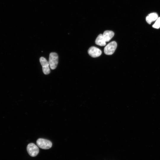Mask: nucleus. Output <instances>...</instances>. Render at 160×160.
Wrapping results in <instances>:
<instances>
[{
	"label": "nucleus",
	"instance_id": "obj_1",
	"mask_svg": "<svg viewBox=\"0 0 160 160\" xmlns=\"http://www.w3.org/2000/svg\"><path fill=\"white\" fill-rule=\"evenodd\" d=\"M36 143L39 147L44 149H49L52 146V143L51 141L43 138H39L38 139Z\"/></svg>",
	"mask_w": 160,
	"mask_h": 160
},
{
	"label": "nucleus",
	"instance_id": "obj_2",
	"mask_svg": "<svg viewBox=\"0 0 160 160\" xmlns=\"http://www.w3.org/2000/svg\"><path fill=\"white\" fill-rule=\"evenodd\" d=\"M58 61L57 54L55 52H51L49 55V63L50 68L52 70L55 69Z\"/></svg>",
	"mask_w": 160,
	"mask_h": 160
},
{
	"label": "nucleus",
	"instance_id": "obj_3",
	"mask_svg": "<svg viewBox=\"0 0 160 160\" xmlns=\"http://www.w3.org/2000/svg\"><path fill=\"white\" fill-rule=\"evenodd\" d=\"M117 47V44L115 41H111L105 47L104 52L106 55H111L114 52Z\"/></svg>",
	"mask_w": 160,
	"mask_h": 160
},
{
	"label": "nucleus",
	"instance_id": "obj_4",
	"mask_svg": "<svg viewBox=\"0 0 160 160\" xmlns=\"http://www.w3.org/2000/svg\"><path fill=\"white\" fill-rule=\"evenodd\" d=\"M27 150L29 155L32 157L36 156L39 152L38 146L33 143L28 144L27 147Z\"/></svg>",
	"mask_w": 160,
	"mask_h": 160
},
{
	"label": "nucleus",
	"instance_id": "obj_5",
	"mask_svg": "<svg viewBox=\"0 0 160 160\" xmlns=\"http://www.w3.org/2000/svg\"><path fill=\"white\" fill-rule=\"evenodd\" d=\"M39 60L42 66L43 73L46 75L49 74L50 72V70L49 62L45 58L43 57H40Z\"/></svg>",
	"mask_w": 160,
	"mask_h": 160
},
{
	"label": "nucleus",
	"instance_id": "obj_6",
	"mask_svg": "<svg viewBox=\"0 0 160 160\" xmlns=\"http://www.w3.org/2000/svg\"><path fill=\"white\" fill-rule=\"evenodd\" d=\"M88 52L89 55L93 57H98L102 54L101 50L95 47H90L88 50Z\"/></svg>",
	"mask_w": 160,
	"mask_h": 160
},
{
	"label": "nucleus",
	"instance_id": "obj_7",
	"mask_svg": "<svg viewBox=\"0 0 160 160\" xmlns=\"http://www.w3.org/2000/svg\"><path fill=\"white\" fill-rule=\"evenodd\" d=\"M114 34L112 31L107 30L105 31L103 34V38L106 42H108L113 38Z\"/></svg>",
	"mask_w": 160,
	"mask_h": 160
},
{
	"label": "nucleus",
	"instance_id": "obj_8",
	"mask_svg": "<svg viewBox=\"0 0 160 160\" xmlns=\"http://www.w3.org/2000/svg\"><path fill=\"white\" fill-rule=\"evenodd\" d=\"M106 42L103 34H101L98 36L95 41V44L100 46H105L106 44Z\"/></svg>",
	"mask_w": 160,
	"mask_h": 160
},
{
	"label": "nucleus",
	"instance_id": "obj_9",
	"mask_svg": "<svg viewBox=\"0 0 160 160\" xmlns=\"http://www.w3.org/2000/svg\"><path fill=\"white\" fill-rule=\"evenodd\" d=\"M158 16L156 13H152L149 14L146 17V20L147 22L150 24L152 22L156 20L158 18Z\"/></svg>",
	"mask_w": 160,
	"mask_h": 160
},
{
	"label": "nucleus",
	"instance_id": "obj_10",
	"mask_svg": "<svg viewBox=\"0 0 160 160\" xmlns=\"http://www.w3.org/2000/svg\"><path fill=\"white\" fill-rule=\"evenodd\" d=\"M153 27L156 28H159L160 27V17L156 20L155 23L153 25Z\"/></svg>",
	"mask_w": 160,
	"mask_h": 160
}]
</instances>
